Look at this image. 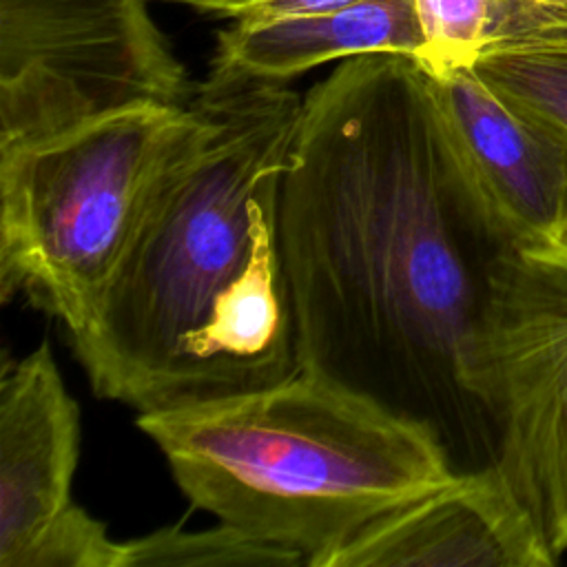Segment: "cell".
<instances>
[{"mask_svg": "<svg viewBox=\"0 0 567 567\" xmlns=\"http://www.w3.org/2000/svg\"><path fill=\"white\" fill-rule=\"evenodd\" d=\"M301 370L427 427L456 472L494 463L472 394L494 257L432 73L365 53L303 95L277 199Z\"/></svg>", "mask_w": 567, "mask_h": 567, "instance_id": "cell-1", "label": "cell"}, {"mask_svg": "<svg viewBox=\"0 0 567 567\" xmlns=\"http://www.w3.org/2000/svg\"><path fill=\"white\" fill-rule=\"evenodd\" d=\"M193 104L197 131L93 317L69 334L93 392L140 414L301 372L277 199L303 97L210 62Z\"/></svg>", "mask_w": 567, "mask_h": 567, "instance_id": "cell-2", "label": "cell"}, {"mask_svg": "<svg viewBox=\"0 0 567 567\" xmlns=\"http://www.w3.org/2000/svg\"><path fill=\"white\" fill-rule=\"evenodd\" d=\"M137 425L190 505L301 554L308 567L456 474L427 427L306 370L270 388L144 412Z\"/></svg>", "mask_w": 567, "mask_h": 567, "instance_id": "cell-3", "label": "cell"}, {"mask_svg": "<svg viewBox=\"0 0 567 567\" xmlns=\"http://www.w3.org/2000/svg\"><path fill=\"white\" fill-rule=\"evenodd\" d=\"M199 111L146 104L0 148V297L82 330Z\"/></svg>", "mask_w": 567, "mask_h": 567, "instance_id": "cell-4", "label": "cell"}, {"mask_svg": "<svg viewBox=\"0 0 567 567\" xmlns=\"http://www.w3.org/2000/svg\"><path fill=\"white\" fill-rule=\"evenodd\" d=\"M494 465L558 560L567 551V241L503 248L472 361Z\"/></svg>", "mask_w": 567, "mask_h": 567, "instance_id": "cell-5", "label": "cell"}, {"mask_svg": "<svg viewBox=\"0 0 567 567\" xmlns=\"http://www.w3.org/2000/svg\"><path fill=\"white\" fill-rule=\"evenodd\" d=\"M195 89L146 0H0V148Z\"/></svg>", "mask_w": 567, "mask_h": 567, "instance_id": "cell-6", "label": "cell"}, {"mask_svg": "<svg viewBox=\"0 0 567 567\" xmlns=\"http://www.w3.org/2000/svg\"><path fill=\"white\" fill-rule=\"evenodd\" d=\"M529 512L494 463L368 523L321 567H549Z\"/></svg>", "mask_w": 567, "mask_h": 567, "instance_id": "cell-7", "label": "cell"}, {"mask_svg": "<svg viewBox=\"0 0 567 567\" xmlns=\"http://www.w3.org/2000/svg\"><path fill=\"white\" fill-rule=\"evenodd\" d=\"M432 78L463 171L498 239L563 241L567 177L554 144L474 66Z\"/></svg>", "mask_w": 567, "mask_h": 567, "instance_id": "cell-8", "label": "cell"}, {"mask_svg": "<svg viewBox=\"0 0 567 567\" xmlns=\"http://www.w3.org/2000/svg\"><path fill=\"white\" fill-rule=\"evenodd\" d=\"M80 454V410L47 341L0 381V567L71 501Z\"/></svg>", "mask_w": 567, "mask_h": 567, "instance_id": "cell-9", "label": "cell"}, {"mask_svg": "<svg viewBox=\"0 0 567 567\" xmlns=\"http://www.w3.org/2000/svg\"><path fill=\"white\" fill-rule=\"evenodd\" d=\"M365 53L421 58L423 35L414 0H357L315 16L235 20V27L217 33L213 64L257 80L286 82L326 62Z\"/></svg>", "mask_w": 567, "mask_h": 567, "instance_id": "cell-10", "label": "cell"}, {"mask_svg": "<svg viewBox=\"0 0 567 567\" xmlns=\"http://www.w3.org/2000/svg\"><path fill=\"white\" fill-rule=\"evenodd\" d=\"M474 69L554 144L567 177V51L492 49ZM563 241H567V210Z\"/></svg>", "mask_w": 567, "mask_h": 567, "instance_id": "cell-11", "label": "cell"}, {"mask_svg": "<svg viewBox=\"0 0 567 567\" xmlns=\"http://www.w3.org/2000/svg\"><path fill=\"white\" fill-rule=\"evenodd\" d=\"M306 558L217 520L210 529L159 527L124 543V567H297Z\"/></svg>", "mask_w": 567, "mask_h": 567, "instance_id": "cell-12", "label": "cell"}, {"mask_svg": "<svg viewBox=\"0 0 567 567\" xmlns=\"http://www.w3.org/2000/svg\"><path fill=\"white\" fill-rule=\"evenodd\" d=\"M423 53L432 75L474 66L496 38L498 0H414Z\"/></svg>", "mask_w": 567, "mask_h": 567, "instance_id": "cell-13", "label": "cell"}, {"mask_svg": "<svg viewBox=\"0 0 567 567\" xmlns=\"http://www.w3.org/2000/svg\"><path fill=\"white\" fill-rule=\"evenodd\" d=\"M11 567H124V543L71 503L22 547Z\"/></svg>", "mask_w": 567, "mask_h": 567, "instance_id": "cell-14", "label": "cell"}, {"mask_svg": "<svg viewBox=\"0 0 567 567\" xmlns=\"http://www.w3.org/2000/svg\"><path fill=\"white\" fill-rule=\"evenodd\" d=\"M492 49L567 51V0H498Z\"/></svg>", "mask_w": 567, "mask_h": 567, "instance_id": "cell-15", "label": "cell"}, {"mask_svg": "<svg viewBox=\"0 0 567 567\" xmlns=\"http://www.w3.org/2000/svg\"><path fill=\"white\" fill-rule=\"evenodd\" d=\"M357 0H255L244 7L233 20L244 22H268L279 18H297V16H315L332 9H341Z\"/></svg>", "mask_w": 567, "mask_h": 567, "instance_id": "cell-16", "label": "cell"}, {"mask_svg": "<svg viewBox=\"0 0 567 567\" xmlns=\"http://www.w3.org/2000/svg\"><path fill=\"white\" fill-rule=\"evenodd\" d=\"M162 2H175L184 7H193L202 13H210L217 18H235L244 7H248L255 0H162Z\"/></svg>", "mask_w": 567, "mask_h": 567, "instance_id": "cell-17", "label": "cell"}]
</instances>
